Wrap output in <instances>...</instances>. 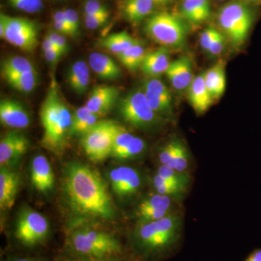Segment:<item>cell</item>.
<instances>
[{
    "label": "cell",
    "instance_id": "obj_1",
    "mask_svg": "<svg viewBox=\"0 0 261 261\" xmlns=\"http://www.w3.org/2000/svg\"><path fill=\"white\" fill-rule=\"evenodd\" d=\"M63 188L70 207L76 214L107 220L115 217L116 211L106 182L87 165L68 164L64 170Z\"/></svg>",
    "mask_w": 261,
    "mask_h": 261
},
{
    "label": "cell",
    "instance_id": "obj_2",
    "mask_svg": "<svg viewBox=\"0 0 261 261\" xmlns=\"http://www.w3.org/2000/svg\"><path fill=\"white\" fill-rule=\"evenodd\" d=\"M72 118L73 114L63 99L58 84L53 81L40 108L42 147L53 153L61 154L70 136Z\"/></svg>",
    "mask_w": 261,
    "mask_h": 261
},
{
    "label": "cell",
    "instance_id": "obj_3",
    "mask_svg": "<svg viewBox=\"0 0 261 261\" xmlns=\"http://www.w3.org/2000/svg\"><path fill=\"white\" fill-rule=\"evenodd\" d=\"M181 221L169 215L157 221L140 223L133 235L135 250L148 259L168 250L177 240Z\"/></svg>",
    "mask_w": 261,
    "mask_h": 261
},
{
    "label": "cell",
    "instance_id": "obj_4",
    "mask_svg": "<svg viewBox=\"0 0 261 261\" xmlns=\"http://www.w3.org/2000/svg\"><path fill=\"white\" fill-rule=\"evenodd\" d=\"M67 248L78 260H94L118 257L123 247L112 233L93 228H80L70 233Z\"/></svg>",
    "mask_w": 261,
    "mask_h": 261
},
{
    "label": "cell",
    "instance_id": "obj_5",
    "mask_svg": "<svg viewBox=\"0 0 261 261\" xmlns=\"http://www.w3.org/2000/svg\"><path fill=\"white\" fill-rule=\"evenodd\" d=\"M255 10L239 0L230 2L220 10L218 20L223 34L235 47L247 42L255 22Z\"/></svg>",
    "mask_w": 261,
    "mask_h": 261
},
{
    "label": "cell",
    "instance_id": "obj_6",
    "mask_svg": "<svg viewBox=\"0 0 261 261\" xmlns=\"http://www.w3.org/2000/svg\"><path fill=\"white\" fill-rule=\"evenodd\" d=\"M146 34L163 47L179 49L187 41L186 24L176 15L168 12H160L146 21Z\"/></svg>",
    "mask_w": 261,
    "mask_h": 261
},
{
    "label": "cell",
    "instance_id": "obj_7",
    "mask_svg": "<svg viewBox=\"0 0 261 261\" xmlns=\"http://www.w3.org/2000/svg\"><path fill=\"white\" fill-rule=\"evenodd\" d=\"M49 225L44 216L30 208L19 214L14 231L15 240L28 248L42 245L47 240Z\"/></svg>",
    "mask_w": 261,
    "mask_h": 261
},
{
    "label": "cell",
    "instance_id": "obj_8",
    "mask_svg": "<svg viewBox=\"0 0 261 261\" xmlns=\"http://www.w3.org/2000/svg\"><path fill=\"white\" fill-rule=\"evenodd\" d=\"M118 125L112 121H98L92 129L82 136V147L91 161L102 162L111 156Z\"/></svg>",
    "mask_w": 261,
    "mask_h": 261
},
{
    "label": "cell",
    "instance_id": "obj_9",
    "mask_svg": "<svg viewBox=\"0 0 261 261\" xmlns=\"http://www.w3.org/2000/svg\"><path fill=\"white\" fill-rule=\"evenodd\" d=\"M119 112L123 119L136 128H147L155 124L158 115L149 107L143 89H137L121 99Z\"/></svg>",
    "mask_w": 261,
    "mask_h": 261
},
{
    "label": "cell",
    "instance_id": "obj_10",
    "mask_svg": "<svg viewBox=\"0 0 261 261\" xmlns=\"http://www.w3.org/2000/svg\"><path fill=\"white\" fill-rule=\"evenodd\" d=\"M5 22L3 39L22 50L32 53L38 44V27L30 19L1 14Z\"/></svg>",
    "mask_w": 261,
    "mask_h": 261
},
{
    "label": "cell",
    "instance_id": "obj_11",
    "mask_svg": "<svg viewBox=\"0 0 261 261\" xmlns=\"http://www.w3.org/2000/svg\"><path fill=\"white\" fill-rule=\"evenodd\" d=\"M27 137L17 132H10L1 139L0 142V164L1 166L15 164L29 147Z\"/></svg>",
    "mask_w": 261,
    "mask_h": 261
},
{
    "label": "cell",
    "instance_id": "obj_12",
    "mask_svg": "<svg viewBox=\"0 0 261 261\" xmlns=\"http://www.w3.org/2000/svg\"><path fill=\"white\" fill-rule=\"evenodd\" d=\"M110 181L113 192L120 197H128L135 194L140 188V174L134 168L120 166L111 171Z\"/></svg>",
    "mask_w": 261,
    "mask_h": 261
},
{
    "label": "cell",
    "instance_id": "obj_13",
    "mask_svg": "<svg viewBox=\"0 0 261 261\" xmlns=\"http://www.w3.org/2000/svg\"><path fill=\"white\" fill-rule=\"evenodd\" d=\"M118 90L113 86H98L94 88L86 102L89 111L98 116H104L116 104Z\"/></svg>",
    "mask_w": 261,
    "mask_h": 261
},
{
    "label": "cell",
    "instance_id": "obj_14",
    "mask_svg": "<svg viewBox=\"0 0 261 261\" xmlns=\"http://www.w3.org/2000/svg\"><path fill=\"white\" fill-rule=\"evenodd\" d=\"M31 182L38 192L48 193L55 186V176L50 163L45 156L38 154L31 166Z\"/></svg>",
    "mask_w": 261,
    "mask_h": 261
},
{
    "label": "cell",
    "instance_id": "obj_15",
    "mask_svg": "<svg viewBox=\"0 0 261 261\" xmlns=\"http://www.w3.org/2000/svg\"><path fill=\"white\" fill-rule=\"evenodd\" d=\"M166 73L176 90L188 89L194 80L191 58L190 56H183L171 62Z\"/></svg>",
    "mask_w": 261,
    "mask_h": 261
},
{
    "label": "cell",
    "instance_id": "obj_16",
    "mask_svg": "<svg viewBox=\"0 0 261 261\" xmlns=\"http://www.w3.org/2000/svg\"><path fill=\"white\" fill-rule=\"evenodd\" d=\"M0 121L2 124L10 128L22 129L30 124L27 110L20 103L13 99H2L0 102Z\"/></svg>",
    "mask_w": 261,
    "mask_h": 261
},
{
    "label": "cell",
    "instance_id": "obj_17",
    "mask_svg": "<svg viewBox=\"0 0 261 261\" xmlns=\"http://www.w3.org/2000/svg\"><path fill=\"white\" fill-rule=\"evenodd\" d=\"M20 186L18 173L1 166L0 169V208L9 210L14 205Z\"/></svg>",
    "mask_w": 261,
    "mask_h": 261
},
{
    "label": "cell",
    "instance_id": "obj_18",
    "mask_svg": "<svg viewBox=\"0 0 261 261\" xmlns=\"http://www.w3.org/2000/svg\"><path fill=\"white\" fill-rule=\"evenodd\" d=\"M190 104L197 113H204L209 109L214 99L206 87L203 73L194 78L188 88Z\"/></svg>",
    "mask_w": 261,
    "mask_h": 261
},
{
    "label": "cell",
    "instance_id": "obj_19",
    "mask_svg": "<svg viewBox=\"0 0 261 261\" xmlns=\"http://www.w3.org/2000/svg\"><path fill=\"white\" fill-rule=\"evenodd\" d=\"M171 63L169 50L168 48L162 47L147 53L140 69L149 76H158L167 71Z\"/></svg>",
    "mask_w": 261,
    "mask_h": 261
},
{
    "label": "cell",
    "instance_id": "obj_20",
    "mask_svg": "<svg viewBox=\"0 0 261 261\" xmlns=\"http://www.w3.org/2000/svg\"><path fill=\"white\" fill-rule=\"evenodd\" d=\"M91 68L102 80H114L121 75L119 66L112 58L102 53H92L89 57Z\"/></svg>",
    "mask_w": 261,
    "mask_h": 261
},
{
    "label": "cell",
    "instance_id": "obj_21",
    "mask_svg": "<svg viewBox=\"0 0 261 261\" xmlns=\"http://www.w3.org/2000/svg\"><path fill=\"white\" fill-rule=\"evenodd\" d=\"M211 11L210 0H185L181 8L182 17L193 25L205 22Z\"/></svg>",
    "mask_w": 261,
    "mask_h": 261
},
{
    "label": "cell",
    "instance_id": "obj_22",
    "mask_svg": "<svg viewBox=\"0 0 261 261\" xmlns=\"http://www.w3.org/2000/svg\"><path fill=\"white\" fill-rule=\"evenodd\" d=\"M206 87L213 99H217L226 89V72L224 62L220 61L203 73Z\"/></svg>",
    "mask_w": 261,
    "mask_h": 261
},
{
    "label": "cell",
    "instance_id": "obj_23",
    "mask_svg": "<svg viewBox=\"0 0 261 261\" xmlns=\"http://www.w3.org/2000/svg\"><path fill=\"white\" fill-rule=\"evenodd\" d=\"M67 82L75 93L84 94L88 89L89 68L85 62L79 61L70 67Z\"/></svg>",
    "mask_w": 261,
    "mask_h": 261
},
{
    "label": "cell",
    "instance_id": "obj_24",
    "mask_svg": "<svg viewBox=\"0 0 261 261\" xmlns=\"http://www.w3.org/2000/svg\"><path fill=\"white\" fill-rule=\"evenodd\" d=\"M155 4L154 0H126L123 13L130 23H140L151 14Z\"/></svg>",
    "mask_w": 261,
    "mask_h": 261
},
{
    "label": "cell",
    "instance_id": "obj_25",
    "mask_svg": "<svg viewBox=\"0 0 261 261\" xmlns=\"http://www.w3.org/2000/svg\"><path fill=\"white\" fill-rule=\"evenodd\" d=\"M99 116L93 114L86 106L79 108L73 114L70 135H82L97 124Z\"/></svg>",
    "mask_w": 261,
    "mask_h": 261
},
{
    "label": "cell",
    "instance_id": "obj_26",
    "mask_svg": "<svg viewBox=\"0 0 261 261\" xmlns=\"http://www.w3.org/2000/svg\"><path fill=\"white\" fill-rule=\"evenodd\" d=\"M137 42V39L132 37L128 32L123 31L115 33L103 39L101 41V46L118 56Z\"/></svg>",
    "mask_w": 261,
    "mask_h": 261
},
{
    "label": "cell",
    "instance_id": "obj_27",
    "mask_svg": "<svg viewBox=\"0 0 261 261\" xmlns=\"http://www.w3.org/2000/svg\"><path fill=\"white\" fill-rule=\"evenodd\" d=\"M147 53L143 44L137 40L133 46L117 56L122 65L126 67L127 69L135 71L140 68Z\"/></svg>",
    "mask_w": 261,
    "mask_h": 261
},
{
    "label": "cell",
    "instance_id": "obj_28",
    "mask_svg": "<svg viewBox=\"0 0 261 261\" xmlns=\"http://www.w3.org/2000/svg\"><path fill=\"white\" fill-rule=\"evenodd\" d=\"M5 79L12 87L24 93L32 92L37 84V73L35 70L9 75Z\"/></svg>",
    "mask_w": 261,
    "mask_h": 261
},
{
    "label": "cell",
    "instance_id": "obj_29",
    "mask_svg": "<svg viewBox=\"0 0 261 261\" xmlns=\"http://www.w3.org/2000/svg\"><path fill=\"white\" fill-rule=\"evenodd\" d=\"M35 70L32 62L21 56H14L5 60L2 66V74L5 78L9 75Z\"/></svg>",
    "mask_w": 261,
    "mask_h": 261
},
{
    "label": "cell",
    "instance_id": "obj_30",
    "mask_svg": "<svg viewBox=\"0 0 261 261\" xmlns=\"http://www.w3.org/2000/svg\"><path fill=\"white\" fill-rule=\"evenodd\" d=\"M149 107L158 116H169L172 113V97L161 95L143 89Z\"/></svg>",
    "mask_w": 261,
    "mask_h": 261
},
{
    "label": "cell",
    "instance_id": "obj_31",
    "mask_svg": "<svg viewBox=\"0 0 261 261\" xmlns=\"http://www.w3.org/2000/svg\"><path fill=\"white\" fill-rule=\"evenodd\" d=\"M134 138H135V136L132 135L124 127L118 124L116 134H115L114 140H113L111 157L116 159L120 152L129 145Z\"/></svg>",
    "mask_w": 261,
    "mask_h": 261
},
{
    "label": "cell",
    "instance_id": "obj_32",
    "mask_svg": "<svg viewBox=\"0 0 261 261\" xmlns=\"http://www.w3.org/2000/svg\"><path fill=\"white\" fill-rule=\"evenodd\" d=\"M171 199L169 196L161 195L158 193L157 195L150 196L145 199L141 202L139 208H148L152 210L170 211L171 208Z\"/></svg>",
    "mask_w": 261,
    "mask_h": 261
},
{
    "label": "cell",
    "instance_id": "obj_33",
    "mask_svg": "<svg viewBox=\"0 0 261 261\" xmlns=\"http://www.w3.org/2000/svg\"><path fill=\"white\" fill-rule=\"evenodd\" d=\"M159 176L164 178L166 181L180 185L187 188L190 181V177L185 172H178L176 170L170 168L166 165H161L158 170V173Z\"/></svg>",
    "mask_w": 261,
    "mask_h": 261
},
{
    "label": "cell",
    "instance_id": "obj_34",
    "mask_svg": "<svg viewBox=\"0 0 261 261\" xmlns=\"http://www.w3.org/2000/svg\"><path fill=\"white\" fill-rule=\"evenodd\" d=\"M153 186L158 193L167 196H178L186 190L185 187L166 181L159 174L154 176Z\"/></svg>",
    "mask_w": 261,
    "mask_h": 261
},
{
    "label": "cell",
    "instance_id": "obj_35",
    "mask_svg": "<svg viewBox=\"0 0 261 261\" xmlns=\"http://www.w3.org/2000/svg\"><path fill=\"white\" fill-rule=\"evenodd\" d=\"M145 142L144 140L140 137H135L129 145L120 152L116 159L119 160L132 159L142 153L145 150Z\"/></svg>",
    "mask_w": 261,
    "mask_h": 261
},
{
    "label": "cell",
    "instance_id": "obj_36",
    "mask_svg": "<svg viewBox=\"0 0 261 261\" xmlns=\"http://www.w3.org/2000/svg\"><path fill=\"white\" fill-rule=\"evenodd\" d=\"M189 163L188 151L182 142L180 143L176 154L173 158L172 161L168 166L178 172H185L186 171Z\"/></svg>",
    "mask_w": 261,
    "mask_h": 261
},
{
    "label": "cell",
    "instance_id": "obj_37",
    "mask_svg": "<svg viewBox=\"0 0 261 261\" xmlns=\"http://www.w3.org/2000/svg\"><path fill=\"white\" fill-rule=\"evenodd\" d=\"M15 9L27 13H37L44 8L42 0H8Z\"/></svg>",
    "mask_w": 261,
    "mask_h": 261
},
{
    "label": "cell",
    "instance_id": "obj_38",
    "mask_svg": "<svg viewBox=\"0 0 261 261\" xmlns=\"http://www.w3.org/2000/svg\"><path fill=\"white\" fill-rule=\"evenodd\" d=\"M181 142V141L178 140H171V142H168L167 145L163 147L159 154L160 161L163 165H166V166L169 165L177 152Z\"/></svg>",
    "mask_w": 261,
    "mask_h": 261
},
{
    "label": "cell",
    "instance_id": "obj_39",
    "mask_svg": "<svg viewBox=\"0 0 261 261\" xmlns=\"http://www.w3.org/2000/svg\"><path fill=\"white\" fill-rule=\"evenodd\" d=\"M170 211L152 210L148 208H138V215L140 222L157 221L171 215Z\"/></svg>",
    "mask_w": 261,
    "mask_h": 261
},
{
    "label": "cell",
    "instance_id": "obj_40",
    "mask_svg": "<svg viewBox=\"0 0 261 261\" xmlns=\"http://www.w3.org/2000/svg\"><path fill=\"white\" fill-rule=\"evenodd\" d=\"M84 15L110 14L107 7L97 0H88L84 4Z\"/></svg>",
    "mask_w": 261,
    "mask_h": 261
},
{
    "label": "cell",
    "instance_id": "obj_41",
    "mask_svg": "<svg viewBox=\"0 0 261 261\" xmlns=\"http://www.w3.org/2000/svg\"><path fill=\"white\" fill-rule=\"evenodd\" d=\"M226 39L227 38L223 34V32L218 33L207 53L211 57H217L222 54L226 47Z\"/></svg>",
    "mask_w": 261,
    "mask_h": 261
},
{
    "label": "cell",
    "instance_id": "obj_42",
    "mask_svg": "<svg viewBox=\"0 0 261 261\" xmlns=\"http://www.w3.org/2000/svg\"><path fill=\"white\" fill-rule=\"evenodd\" d=\"M219 32V31L218 29L213 27H207L202 32L200 38V43L201 47L203 50L208 51L211 44L214 42L215 38Z\"/></svg>",
    "mask_w": 261,
    "mask_h": 261
},
{
    "label": "cell",
    "instance_id": "obj_43",
    "mask_svg": "<svg viewBox=\"0 0 261 261\" xmlns=\"http://www.w3.org/2000/svg\"><path fill=\"white\" fill-rule=\"evenodd\" d=\"M109 17L110 14L84 15V20L87 28L94 30L106 24Z\"/></svg>",
    "mask_w": 261,
    "mask_h": 261
},
{
    "label": "cell",
    "instance_id": "obj_44",
    "mask_svg": "<svg viewBox=\"0 0 261 261\" xmlns=\"http://www.w3.org/2000/svg\"><path fill=\"white\" fill-rule=\"evenodd\" d=\"M63 10H64L65 16H66L70 28L73 30L75 37H76L80 33V17H79L78 13L75 10L71 9V8H65Z\"/></svg>",
    "mask_w": 261,
    "mask_h": 261
},
{
    "label": "cell",
    "instance_id": "obj_45",
    "mask_svg": "<svg viewBox=\"0 0 261 261\" xmlns=\"http://www.w3.org/2000/svg\"><path fill=\"white\" fill-rule=\"evenodd\" d=\"M47 36L54 42L57 47H58L60 50L63 51L64 54L68 51V45L65 35H63V34H60L59 32H56H56L48 33Z\"/></svg>",
    "mask_w": 261,
    "mask_h": 261
},
{
    "label": "cell",
    "instance_id": "obj_46",
    "mask_svg": "<svg viewBox=\"0 0 261 261\" xmlns=\"http://www.w3.org/2000/svg\"><path fill=\"white\" fill-rule=\"evenodd\" d=\"M63 55H64V53H62L59 49L44 51V56L46 61L49 63H51V64L58 63L61 59Z\"/></svg>",
    "mask_w": 261,
    "mask_h": 261
},
{
    "label": "cell",
    "instance_id": "obj_47",
    "mask_svg": "<svg viewBox=\"0 0 261 261\" xmlns=\"http://www.w3.org/2000/svg\"><path fill=\"white\" fill-rule=\"evenodd\" d=\"M42 48L43 51H44L56 50V49H59L58 47H57V46L56 45V44H54V42H53V41H51V39L47 37V36H46L45 38H44V40H43ZM62 53H63V51H62Z\"/></svg>",
    "mask_w": 261,
    "mask_h": 261
},
{
    "label": "cell",
    "instance_id": "obj_48",
    "mask_svg": "<svg viewBox=\"0 0 261 261\" xmlns=\"http://www.w3.org/2000/svg\"><path fill=\"white\" fill-rule=\"evenodd\" d=\"M245 261H261V250L254 252Z\"/></svg>",
    "mask_w": 261,
    "mask_h": 261
},
{
    "label": "cell",
    "instance_id": "obj_49",
    "mask_svg": "<svg viewBox=\"0 0 261 261\" xmlns=\"http://www.w3.org/2000/svg\"><path fill=\"white\" fill-rule=\"evenodd\" d=\"M5 28L6 27H5L4 18H3V16H0V37L2 39H3V37H4Z\"/></svg>",
    "mask_w": 261,
    "mask_h": 261
},
{
    "label": "cell",
    "instance_id": "obj_50",
    "mask_svg": "<svg viewBox=\"0 0 261 261\" xmlns=\"http://www.w3.org/2000/svg\"><path fill=\"white\" fill-rule=\"evenodd\" d=\"M8 261H39L37 259L31 258V257H12Z\"/></svg>",
    "mask_w": 261,
    "mask_h": 261
},
{
    "label": "cell",
    "instance_id": "obj_51",
    "mask_svg": "<svg viewBox=\"0 0 261 261\" xmlns=\"http://www.w3.org/2000/svg\"><path fill=\"white\" fill-rule=\"evenodd\" d=\"M118 257H110V258L105 259H94V260H78L77 261H118L117 260Z\"/></svg>",
    "mask_w": 261,
    "mask_h": 261
},
{
    "label": "cell",
    "instance_id": "obj_52",
    "mask_svg": "<svg viewBox=\"0 0 261 261\" xmlns=\"http://www.w3.org/2000/svg\"><path fill=\"white\" fill-rule=\"evenodd\" d=\"M154 1L156 4H163V3H168L170 0H154Z\"/></svg>",
    "mask_w": 261,
    "mask_h": 261
},
{
    "label": "cell",
    "instance_id": "obj_53",
    "mask_svg": "<svg viewBox=\"0 0 261 261\" xmlns=\"http://www.w3.org/2000/svg\"><path fill=\"white\" fill-rule=\"evenodd\" d=\"M247 2H250V3H260L261 0H247Z\"/></svg>",
    "mask_w": 261,
    "mask_h": 261
},
{
    "label": "cell",
    "instance_id": "obj_54",
    "mask_svg": "<svg viewBox=\"0 0 261 261\" xmlns=\"http://www.w3.org/2000/svg\"><path fill=\"white\" fill-rule=\"evenodd\" d=\"M219 1H225V0H219Z\"/></svg>",
    "mask_w": 261,
    "mask_h": 261
}]
</instances>
